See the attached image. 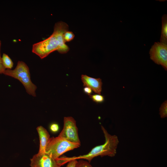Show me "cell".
I'll list each match as a JSON object with an SVG mask.
<instances>
[{
    "label": "cell",
    "mask_w": 167,
    "mask_h": 167,
    "mask_svg": "<svg viewBox=\"0 0 167 167\" xmlns=\"http://www.w3.org/2000/svg\"><path fill=\"white\" fill-rule=\"evenodd\" d=\"M159 114L161 118L167 116V101H165L161 105L159 109Z\"/></svg>",
    "instance_id": "12"
},
{
    "label": "cell",
    "mask_w": 167,
    "mask_h": 167,
    "mask_svg": "<svg viewBox=\"0 0 167 167\" xmlns=\"http://www.w3.org/2000/svg\"><path fill=\"white\" fill-rule=\"evenodd\" d=\"M3 65L5 69H11L13 66V62L7 54L3 53L2 57Z\"/></svg>",
    "instance_id": "11"
},
{
    "label": "cell",
    "mask_w": 167,
    "mask_h": 167,
    "mask_svg": "<svg viewBox=\"0 0 167 167\" xmlns=\"http://www.w3.org/2000/svg\"><path fill=\"white\" fill-rule=\"evenodd\" d=\"M59 128V126L56 123H53L50 126V130L54 132H55L58 131Z\"/></svg>",
    "instance_id": "17"
},
{
    "label": "cell",
    "mask_w": 167,
    "mask_h": 167,
    "mask_svg": "<svg viewBox=\"0 0 167 167\" xmlns=\"http://www.w3.org/2000/svg\"><path fill=\"white\" fill-rule=\"evenodd\" d=\"M58 136L70 142L81 145L76 122L72 117H64L63 129Z\"/></svg>",
    "instance_id": "6"
},
{
    "label": "cell",
    "mask_w": 167,
    "mask_h": 167,
    "mask_svg": "<svg viewBox=\"0 0 167 167\" xmlns=\"http://www.w3.org/2000/svg\"><path fill=\"white\" fill-rule=\"evenodd\" d=\"M3 74L18 79L24 85L28 94L34 97L36 96L37 87L32 82L29 67L24 62L18 61L14 69H6Z\"/></svg>",
    "instance_id": "3"
},
{
    "label": "cell",
    "mask_w": 167,
    "mask_h": 167,
    "mask_svg": "<svg viewBox=\"0 0 167 167\" xmlns=\"http://www.w3.org/2000/svg\"><path fill=\"white\" fill-rule=\"evenodd\" d=\"M101 127L105 138V143L95 146L86 154L68 157L69 161L71 159H85L90 163L93 158L99 156L101 157L108 156L112 157L115 155L119 142L117 136L110 134L102 126H101Z\"/></svg>",
    "instance_id": "2"
},
{
    "label": "cell",
    "mask_w": 167,
    "mask_h": 167,
    "mask_svg": "<svg viewBox=\"0 0 167 167\" xmlns=\"http://www.w3.org/2000/svg\"><path fill=\"white\" fill-rule=\"evenodd\" d=\"M68 29L69 26L66 23L62 21L57 22L52 34L45 39L34 44L32 52L42 59L55 51L61 54L66 53L70 48L65 44L63 35Z\"/></svg>",
    "instance_id": "1"
},
{
    "label": "cell",
    "mask_w": 167,
    "mask_h": 167,
    "mask_svg": "<svg viewBox=\"0 0 167 167\" xmlns=\"http://www.w3.org/2000/svg\"><path fill=\"white\" fill-rule=\"evenodd\" d=\"M83 91L86 94L89 96L91 95L92 92V90L87 87H84L83 88Z\"/></svg>",
    "instance_id": "18"
},
{
    "label": "cell",
    "mask_w": 167,
    "mask_h": 167,
    "mask_svg": "<svg viewBox=\"0 0 167 167\" xmlns=\"http://www.w3.org/2000/svg\"><path fill=\"white\" fill-rule=\"evenodd\" d=\"M1 41L0 40V49H1Z\"/></svg>",
    "instance_id": "20"
},
{
    "label": "cell",
    "mask_w": 167,
    "mask_h": 167,
    "mask_svg": "<svg viewBox=\"0 0 167 167\" xmlns=\"http://www.w3.org/2000/svg\"><path fill=\"white\" fill-rule=\"evenodd\" d=\"M30 167H61L69 161L67 157L54 158L46 153L34 155L30 160Z\"/></svg>",
    "instance_id": "5"
},
{
    "label": "cell",
    "mask_w": 167,
    "mask_h": 167,
    "mask_svg": "<svg viewBox=\"0 0 167 167\" xmlns=\"http://www.w3.org/2000/svg\"><path fill=\"white\" fill-rule=\"evenodd\" d=\"M75 37L74 33L71 32L67 31L65 32L63 35V38L64 42H69L72 41Z\"/></svg>",
    "instance_id": "14"
},
{
    "label": "cell",
    "mask_w": 167,
    "mask_h": 167,
    "mask_svg": "<svg viewBox=\"0 0 167 167\" xmlns=\"http://www.w3.org/2000/svg\"><path fill=\"white\" fill-rule=\"evenodd\" d=\"M80 145L68 141L58 136L50 138L45 153L54 158H58L65 153L78 148Z\"/></svg>",
    "instance_id": "4"
},
{
    "label": "cell",
    "mask_w": 167,
    "mask_h": 167,
    "mask_svg": "<svg viewBox=\"0 0 167 167\" xmlns=\"http://www.w3.org/2000/svg\"><path fill=\"white\" fill-rule=\"evenodd\" d=\"M149 54L150 59L155 63L161 65L167 70V44L155 42L150 48Z\"/></svg>",
    "instance_id": "7"
},
{
    "label": "cell",
    "mask_w": 167,
    "mask_h": 167,
    "mask_svg": "<svg viewBox=\"0 0 167 167\" xmlns=\"http://www.w3.org/2000/svg\"><path fill=\"white\" fill-rule=\"evenodd\" d=\"M81 80L84 87H88L95 93L101 94L102 83L100 78H95L82 75Z\"/></svg>",
    "instance_id": "8"
},
{
    "label": "cell",
    "mask_w": 167,
    "mask_h": 167,
    "mask_svg": "<svg viewBox=\"0 0 167 167\" xmlns=\"http://www.w3.org/2000/svg\"><path fill=\"white\" fill-rule=\"evenodd\" d=\"M36 129L39 135L40 143L38 152L44 153L50 138V135L47 130L41 126H38Z\"/></svg>",
    "instance_id": "9"
},
{
    "label": "cell",
    "mask_w": 167,
    "mask_h": 167,
    "mask_svg": "<svg viewBox=\"0 0 167 167\" xmlns=\"http://www.w3.org/2000/svg\"><path fill=\"white\" fill-rule=\"evenodd\" d=\"M160 42L167 44V15L165 14L162 17V28Z\"/></svg>",
    "instance_id": "10"
},
{
    "label": "cell",
    "mask_w": 167,
    "mask_h": 167,
    "mask_svg": "<svg viewBox=\"0 0 167 167\" xmlns=\"http://www.w3.org/2000/svg\"><path fill=\"white\" fill-rule=\"evenodd\" d=\"M6 69L4 67L2 59V58L0 54V73L3 74Z\"/></svg>",
    "instance_id": "19"
},
{
    "label": "cell",
    "mask_w": 167,
    "mask_h": 167,
    "mask_svg": "<svg viewBox=\"0 0 167 167\" xmlns=\"http://www.w3.org/2000/svg\"><path fill=\"white\" fill-rule=\"evenodd\" d=\"M78 161L75 159H71L67 163L66 167H76Z\"/></svg>",
    "instance_id": "16"
},
{
    "label": "cell",
    "mask_w": 167,
    "mask_h": 167,
    "mask_svg": "<svg viewBox=\"0 0 167 167\" xmlns=\"http://www.w3.org/2000/svg\"><path fill=\"white\" fill-rule=\"evenodd\" d=\"M90 97L93 101L97 103H101L104 101V96L101 94H94L91 95Z\"/></svg>",
    "instance_id": "13"
},
{
    "label": "cell",
    "mask_w": 167,
    "mask_h": 167,
    "mask_svg": "<svg viewBox=\"0 0 167 167\" xmlns=\"http://www.w3.org/2000/svg\"><path fill=\"white\" fill-rule=\"evenodd\" d=\"M76 167H93L87 161L80 159L78 161Z\"/></svg>",
    "instance_id": "15"
}]
</instances>
